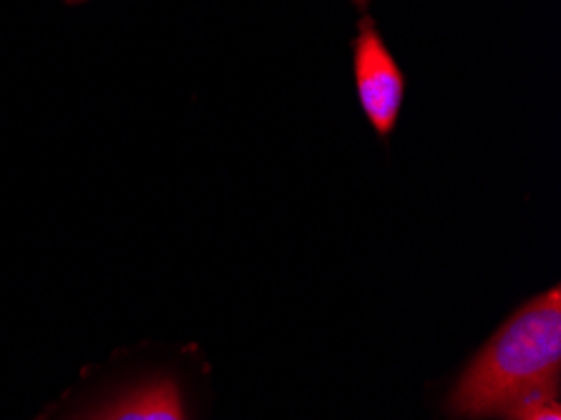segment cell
I'll use <instances>...</instances> for the list:
<instances>
[{"label":"cell","mask_w":561,"mask_h":420,"mask_svg":"<svg viewBox=\"0 0 561 420\" xmlns=\"http://www.w3.org/2000/svg\"><path fill=\"white\" fill-rule=\"evenodd\" d=\"M561 293L531 299L471 360L446 410L458 420H529L559 398Z\"/></svg>","instance_id":"obj_1"},{"label":"cell","mask_w":561,"mask_h":420,"mask_svg":"<svg viewBox=\"0 0 561 420\" xmlns=\"http://www.w3.org/2000/svg\"><path fill=\"white\" fill-rule=\"evenodd\" d=\"M353 71L360 109L386 141L401 116L405 76L370 15L358 21V36L353 41Z\"/></svg>","instance_id":"obj_2"},{"label":"cell","mask_w":561,"mask_h":420,"mask_svg":"<svg viewBox=\"0 0 561 420\" xmlns=\"http://www.w3.org/2000/svg\"><path fill=\"white\" fill-rule=\"evenodd\" d=\"M79 420H186L180 385L154 378L134 385Z\"/></svg>","instance_id":"obj_3"},{"label":"cell","mask_w":561,"mask_h":420,"mask_svg":"<svg viewBox=\"0 0 561 420\" xmlns=\"http://www.w3.org/2000/svg\"><path fill=\"white\" fill-rule=\"evenodd\" d=\"M529 420H561V410L559 402H551V406H543L541 410H537Z\"/></svg>","instance_id":"obj_4"},{"label":"cell","mask_w":561,"mask_h":420,"mask_svg":"<svg viewBox=\"0 0 561 420\" xmlns=\"http://www.w3.org/2000/svg\"><path fill=\"white\" fill-rule=\"evenodd\" d=\"M351 3H355V8H358V11H368V5H370V0H351Z\"/></svg>","instance_id":"obj_5"},{"label":"cell","mask_w":561,"mask_h":420,"mask_svg":"<svg viewBox=\"0 0 561 420\" xmlns=\"http://www.w3.org/2000/svg\"><path fill=\"white\" fill-rule=\"evenodd\" d=\"M64 3H68V5H81V3H87V0H64Z\"/></svg>","instance_id":"obj_6"}]
</instances>
